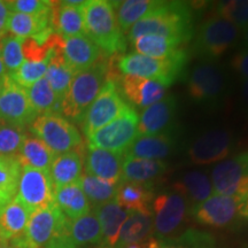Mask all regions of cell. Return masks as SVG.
<instances>
[{"label": "cell", "mask_w": 248, "mask_h": 248, "mask_svg": "<svg viewBox=\"0 0 248 248\" xmlns=\"http://www.w3.org/2000/svg\"><path fill=\"white\" fill-rule=\"evenodd\" d=\"M146 35L163 36L185 43L192 37V18L188 6L181 1H160V5L131 27L126 37L133 43Z\"/></svg>", "instance_id": "6da1fadb"}, {"label": "cell", "mask_w": 248, "mask_h": 248, "mask_svg": "<svg viewBox=\"0 0 248 248\" xmlns=\"http://www.w3.org/2000/svg\"><path fill=\"white\" fill-rule=\"evenodd\" d=\"M243 199L213 194L206 201L192 207L191 216L198 224L216 229L231 228L243 219Z\"/></svg>", "instance_id": "30bf717a"}, {"label": "cell", "mask_w": 248, "mask_h": 248, "mask_svg": "<svg viewBox=\"0 0 248 248\" xmlns=\"http://www.w3.org/2000/svg\"><path fill=\"white\" fill-rule=\"evenodd\" d=\"M177 102L173 95H166L162 100L145 108L138 123L139 136H156L166 133L175 115Z\"/></svg>", "instance_id": "ffe728a7"}, {"label": "cell", "mask_w": 248, "mask_h": 248, "mask_svg": "<svg viewBox=\"0 0 248 248\" xmlns=\"http://www.w3.org/2000/svg\"><path fill=\"white\" fill-rule=\"evenodd\" d=\"M33 109L38 115L47 113H61V102L59 101L53 90L45 77L26 90Z\"/></svg>", "instance_id": "74e56055"}, {"label": "cell", "mask_w": 248, "mask_h": 248, "mask_svg": "<svg viewBox=\"0 0 248 248\" xmlns=\"http://www.w3.org/2000/svg\"><path fill=\"white\" fill-rule=\"evenodd\" d=\"M83 151L84 148L55 156L49 168V176L53 183L54 190L78 183L80 176L83 175V163H84Z\"/></svg>", "instance_id": "7402d4cb"}, {"label": "cell", "mask_w": 248, "mask_h": 248, "mask_svg": "<svg viewBox=\"0 0 248 248\" xmlns=\"http://www.w3.org/2000/svg\"><path fill=\"white\" fill-rule=\"evenodd\" d=\"M6 75H7V71H6L4 62H2L1 59V39H0V80L4 79Z\"/></svg>", "instance_id": "7dc6e473"}, {"label": "cell", "mask_w": 248, "mask_h": 248, "mask_svg": "<svg viewBox=\"0 0 248 248\" xmlns=\"http://www.w3.org/2000/svg\"><path fill=\"white\" fill-rule=\"evenodd\" d=\"M74 76H75V73L66 63L61 52L55 46L54 42V46L52 48L51 54H49L45 78L61 104L67 95L68 91H69Z\"/></svg>", "instance_id": "f1b7e54d"}, {"label": "cell", "mask_w": 248, "mask_h": 248, "mask_svg": "<svg viewBox=\"0 0 248 248\" xmlns=\"http://www.w3.org/2000/svg\"><path fill=\"white\" fill-rule=\"evenodd\" d=\"M55 46L75 75L94 66L105 55L86 35L63 38L55 33Z\"/></svg>", "instance_id": "9a60e30c"}, {"label": "cell", "mask_w": 248, "mask_h": 248, "mask_svg": "<svg viewBox=\"0 0 248 248\" xmlns=\"http://www.w3.org/2000/svg\"><path fill=\"white\" fill-rule=\"evenodd\" d=\"M138 123L137 111L129 105L120 117L88 138V147L124 154L139 136Z\"/></svg>", "instance_id": "ba28073f"}, {"label": "cell", "mask_w": 248, "mask_h": 248, "mask_svg": "<svg viewBox=\"0 0 248 248\" xmlns=\"http://www.w3.org/2000/svg\"><path fill=\"white\" fill-rule=\"evenodd\" d=\"M55 204L70 221L79 218L91 212V204L78 183L55 190Z\"/></svg>", "instance_id": "83f0119b"}, {"label": "cell", "mask_w": 248, "mask_h": 248, "mask_svg": "<svg viewBox=\"0 0 248 248\" xmlns=\"http://www.w3.org/2000/svg\"><path fill=\"white\" fill-rule=\"evenodd\" d=\"M8 6L11 12L35 15V16H42L52 12V1H45V0H14V1H8Z\"/></svg>", "instance_id": "ee69618b"}, {"label": "cell", "mask_w": 248, "mask_h": 248, "mask_svg": "<svg viewBox=\"0 0 248 248\" xmlns=\"http://www.w3.org/2000/svg\"><path fill=\"white\" fill-rule=\"evenodd\" d=\"M0 248H15V247L12 246L11 244H2V243H0Z\"/></svg>", "instance_id": "f5cc1de1"}, {"label": "cell", "mask_w": 248, "mask_h": 248, "mask_svg": "<svg viewBox=\"0 0 248 248\" xmlns=\"http://www.w3.org/2000/svg\"><path fill=\"white\" fill-rule=\"evenodd\" d=\"M173 146L171 136L162 133L156 136H138L123 154L124 157L161 160L168 156Z\"/></svg>", "instance_id": "484cf974"}, {"label": "cell", "mask_w": 248, "mask_h": 248, "mask_svg": "<svg viewBox=\"0 0 248 248\" xmlns=\"http://www.w3.org/2000/svg\"><path fill=\"white\" fill-rule=\"evenodd\" d=\"M11 9H9L8 1L0 0V39L6 37L8 32V22L11 16Z\"/></svg>", "instance_id": "bcb514c9"}, {"label": "cell", "mask_w": 248, "mask_h": 248, "mask_svg": "<svg viewBox=\"0 0 248 248\" xmlns=\"http://www.w3.org/2000/svg\"><path fill=\"white\" fill-rule=\"evenodd\" d=\"M85 35L101 49L105 55L125 51L124 33L117 23L114 2L107 0H90L83 7Z\"/></svg>", "instance_id": "7a4b0ae2"}, {"label": "cell", "mask_w": 248, "mask_h": 248, "mask_svg": "<svg viewBox=\"0 0 248 248\" xmlns=\"http://www.w3.org/2000/svg\"><path fill=\"white\" fill-rule=\"evenodd\" d=\"M225 90V77L218 68L209 63L194 67L187 80L190 97L199 102H214Z\"/></svg>", "instance_id": "2e32d148"}, {"label": "cell", "mask_w": 248, "mask_h": 248, "mask_svg": "<svg viewBox=\"0 0 248 248\" xmlns=\"http://www.w3.org/2000/svg\"><path fill=\"white\" fill-rule=\"evenodd\" d=\"M84 5L73 6L67 1H52L51 24L54 32L63 38L85 35Z\"/></svg>", "instance_id": "44dd1931"}, {"label": "cell", "mask_w": 248, "mask_h": 248, "mask_svg": "<svg viewBox=\"0 0 248 248\" xmlns=\"http://www.w3.org/2000/svg\"><path fill=\"white\" fill-rule=\"evenodd\" d=\"M128 106L116 80L107 78L104 88L85 111L80 122L86 138L120 117Z\"/></svg>", "instance_id": "52a82bcc"}, {"label": "cell", "mask_w": 248, "mask_h": 248, "mask_svg": "<svg viewBox=\"0 0 248 248\" xmlns=\"http://www.w3.org/2000/svg\"><path fill=\"white\" fill-rule=\"evenodd\" d=\"M167 170L166 162L161 160L124 157L122 166V181L146 184L159 177Z\"/></svg>", "instance_id": "1f68e13d"}, {"label": "cell", "mask_w": 248, "mask_h": 248, "mask_svg": "<svg viewBox=\"0 0 248 248\" xmlns=\"http://www.w3.org/2000/svg\"><path fill=\"white\" fill-rule=\"evenodd\" d=\"M55 156L57 155L51 151V148L33 135H28L20 153L17 154L18 161L22 167H31L47 172H49Z\"/></svg>", "instance_id": "4dcf8cb0"}, {"label": "cell", "mask_w": 248, "mask_h": 248, "mask_svg": "<svg viewBox=\"0 0 248 248\" xmlns=\"http://www.w3.org/2000/svg\"><path fill=\"white\" fill-rule=\"evenodd\" d=\"M85 173L104 181L120 184L122 181L123 154L100 148L88 147L84 154Z\"/></svg>", "instance_id": "d6986e66"}, {"label": "cell", "mask_w": 248, "mask_h": 248, "mask_svg": "<svg viewBox=\"0 0 248 248\" xmlns=\"http://www.w3.org/2000/svg\"><path fill=\"white\" fill-rule=\"evenodd\" d=\"M68 239L75 248L102 245L100 223L94 212H90L79 218L69 221Z\"/></svg>", "instance_id": "4316f807"}, {"label": "cell", "mask_w": 248, "mask_h": 248, "mask_svg": "<svg viewBox=\"0 0 248 248\" xmlns=\"http://www.w3.org/2000/svg\"><path fill=\"white\" fill-rule=\"evenodd\" d=\"M69 221L57 204L31 213L22 238L12 243L15 248H48L68 239Z\"/></svg>", "instance_id": "277c9868"}, {"label": "cell", "mask_w": 248, "mask_h": 248, "mask_svg": "<svg viewBox=\"0 0 248 248\" xmlns=\"http://www.w3.org/2000/svg\"><path fill=\"white\" fill-rule=\"evenodd\" d=\"M21 166L15 155H0V208L15 199L20 181Z\"/></svg>", "instance_id": "e575fe53"}, {"label": "cell", "mask_w": 248, "mask_h": 248, "mask_svg": "<svg viewBox=\"0 0 248 248\" xmlns=\"http://www.w3.org/2000/svg\"><path fill=\"white\" fill-rule=\"evenodd\" d=\"M111 78H115L126 99L139 108L145 109L166 97L167 88L157 80L122 75L120 73L114 74Z\"/></svg>", "instance_id": "ac0fdd59"}, {"label": "cell", "mask_w": 248, "mask_h": 248, "mask_svg": "<svg viewBox=\"0 0 248 248\" xmlns=\"http://www.w3.org/2000/svg\"><path fill=\"white\" fill-rule=\"evenodd\" d=\"M240 30L219 15H212L199 27L194 48L207 58H217L237 44Z\"/></svg>", "instance_id": "9c48e42d"}, {"label": "cell", "mask_w": 248, "mask_h": 248, "mask_svg": "<svg viewBox=\"0 0 248 248\" xmlns=\"http://www.w3.org/2000/svg\"><path fill=\"white\" fill-rule=\"evenodd\" d=\"M48 60L35 62V61H24L18 69L14 74L9 75L23 89H29L31 85L35 84L43 77H45L47 70Z\"/></svg>", "instance_id": "7bdbcfd3"}, {"label": "cell", "mask_w": 248, "mask_h": 248, "mask_svg": "<svg viewBox=\"0 0 248 248\" xmlns=\"http://www.w3.org/2000/svg\"><path fill=\"white\" fill-rule=\"evenodd\" d=\"M186 212L187 201L178 192H169L155 198L152 202V213L157 237L166 239L175 233L184 221Z\"/></svg>", "instance_id": "5bb4252c"}, {"label": "cell", "mask_w": 248, "mask_h": 248, "mask_svg": "<svg viewBox=\"0 0 248 248\" xmlns=\"http://www.w3.org/2000/svg\"><path fill=\"white\" fill-rule=\"evenodd\" d=\"M162 248H216V244L208 232L188 229L178 237L166 238Z\"/></svg>", "instance_id": "f35d334b"}, {"label": "cell", "mask_w": 248, "mask_h": 248, "mask_svg": "<svg viewBox=\"0 0 248 248\" xmlns=\"http://www.w3.org/2000/svg\"><path fill=\"white\" fill-rule=\"evenodd\" d=\"M109 66V61L102 58L94 66L74 76L69 91L61 104V113L66 119L82 122L85 111L107 82Z\"/></svg>", "instance_id": "3957f363"}, {"label": "cell", "mask_w": 248, "mask_h": 248, "mask_svg": "<svg viewBox=\"0 0 248 248\" xmlns=\"http://www.w3.org/2000/svg\"><path fill=\"white\" fill-rule=\"evenodd\" d=\"M186 62V53L182 49L169 59H153L139 53H130L119 58L117 70L122 75L154 79L164 86L171 85Z\"/></svg>", "instance_id": "5b68a950"}, {"label": "cell", "mask_w": 248, "mask_h": 248, "mask_svg": "<svg viewBox=\"0 0 248 248\" xmlns=\"http://www.w3.org/2000/svg\"><path fill=\"white\" fill-rule=\"evenodd\" d=\"M93 212L95 213L98 221L100 223L102 244L114 248L119 240L121 229L131 212L119 206L115 200L95 207Z\"/></svg>", "instance_id": "d4e9b609"}, {"label": "cell", "mask_w": 248, "mask_h": 248, "mask_svg": "<svg viewBox=\"0 0 248 248\" xmlns=\"http://www.w3.org/2000/svg\"><path fill=\"white\" fill-rule=\"evenodd\" d=\"M29 130L44 141L55 155L84 148L83 138L76 126L59 113L38 115Z\"/></svg>", "instance_id": "8992f818"}, {"label": "cell", "mask_w": 248, "mask_h": 248, "mask_svg": "<svg viewBox=\"0 0 248 248\" xmlns=\"http://www.w3.org/2000/svg\"><path fill=\"white\" fill-rule=\"evenodd\" d=\"M232 150V137L225 130H214L200 136L188 150L191 162L198 166L224 160Z\"/></svg>", "instance_id": "e0dca14e"}, {"label": "cell", "mask_w": 248, "mask_h": 248, "mask_svg": "<svg viewBox=\"0 0 248 248\" xmlns=\"http://www.w3.org/2000/svg\"><path fill=\"white\" fill-rule=\"evenodd\" d=\"M214 194L243 198L248 194V152L216 164L212 171Z\"/></svg>", "instance_id": "7c38bea8"}, {"label": "cell", "mask_w": 248, "mask_h": 248, "mask_svg": "<svg viewBox=\"0 0 248 248\" xmlns=\"http://www.w3.org/2000/svg\"><path fill=\"white\" fill-rule=\"evenodd\" d=\"M153 230V214L131 212L121 229L119 240L114 248H123L131 244H140L151 237Z\"/></svg>", "instance_id": "f546056e"}, {"label": "cell", "mask_w": 248, "mask_h": 248, "mask_svg": "<svg viewBox=\"0 0 248 248\" xmlns=\"http://www.w3.org/2000/svg\"><path fill=\"white\" fill-rule=\"evenodd\" d=\"M123 248H142V246H141V243H140V244L128 245V246H125V247H123Z\"/></svg>", "instance_id": "816d5d0a"}, {"label": "cell", "mask_w": 248, "mask_h": 248, "mask_svg": "<svg viewBox=\"0 0 248 248\" xmlns=\"http://www.w3.org/2000/svg\"><path fill=\"white\" fill-rule=\"evenodd\" d=\"M217 15L229 21L238 29L248 28V0H231L219 2Z\"/></svg>", "instance_id": "60d3db41"}, {"label": "cell", "mask_w": 248, "mask_h": 248, "mask_svg": "<svg viewBox=\"0 0 248 248\" xmlns=\"http://www.w3.org/2000/svg\"><path fill=\"white\" fill-rule=\"evenodd\" d=\"M231 66L245 80L248 79V49L235 53L231 60Z\"/></svg>", "instance_id": "f6af8a7d"}, {"label": "cell", "mask_w": 248, "mask_h": 248, "mask_svg": "<svg viewBox=\"0 0 248 248\" xmlns=\"http://www.w3.org/2000/svg\"><path fill=\"white\" fill-rule=\"evenodd\" d=\"M22 40L12 35L6 36L1 39V59L7 75L14 74L24 62Z\"/></svg>", "instance_id": "b9f144b4"}, {"label": "cell", "mask_w": 248, "mask_h": 248, "mask_svg": "<svg viewBox=\"0 0 248 248\" xmlns=\"http://www.w3.org/2000/svg\"><path fill=\"white\" fill-rule=\"evenodd\" d=\"M27 137V129L0 121V155L17 156Z\"/></svg>", "instance_id": "ab89813d"}, {"label": "cell", "mask_w": 248, "mask_h": 248, "mask_svg": "<svg viewBox=\"0 0 248 248\" xmlns=\"http://www.w3.org/2000/svg\"><path fill=\"white\" fill-rule=\"evenodd\" d=\"M173 187L185 199L191 201L192 207L203 202L214 194L212 182L206 173L201 171L186 172L177 183H175Z\"/></svg>", "instance_id": "d6a6232c"}, {"label": "cell", "mask_w": 248, "mask_h": 248, "mask_svg": "<svg viewBox=\"0 0 248 248\" xmlns=\"http://www.w3.org/2000/svg\"><path fill=\"white\" fill-rule=\"evenodd\" d=\"M182 42L163 36L146 35L133 42L137 53L153 59H169L179 53Z\"/></svg>", "instance_id": "836d02e7"}, {"label": "cell", "mask_w": 248, "mask_h": 248, "mask_svg": "<svg viewBox=\"0 0 248 248\" xmlns=\"http://www.w3.org/2000/svg\"><path fill=\"white\" fill-rule=\"evenodd\" d=\"M2 88H4V79H2V80H0V97H1Z\"/></svg>", "instance_id": "db71d44e"}, {"label": "cell", "mask_w": 248, "mask_h": 248, "mask_svg": "<svg viewBox=\"0 0 248 248\" xmlns=\"http://www.w3.org/2000/svg\"><path fill=\"white\" fill-rule=\"evenodd\" d=\"M153 197V190L148 183L140 184L121 181L117 185L115 201L119 206L130 212L153 214L151 207Z\"/></svg>", "instance_id": "cb8c5ba5"}, {"label": "cell", "mask_w": 248, "mask_h": 248, "mask_svg": "<svg viewBox=\"0 0 248 248\" xmlns=\"http://www.w3.org/2000/svg\"><path fill=\"white\" fill-rule=\"evenodd\" d=\"M241 91H243V98H244V100H245V102H246L247 106H248V79L244 80V83H243V90H241Z\"/></svg>", "instance_id": "681fc988"}, {"label": "cell", "mask_w": 248, "mask_h": 248, "mask_svg": "<svg viewBox=\"0 0 248 248\" xmlns=\"http://www.w3.org/2000/svg\"><path fill=\"white\" fill-rule=\"evenodd\" d=\"M78 184L88 198L90 204H93L94 208L115 200L117 184L106 182L85 172L80 176Z\"/></svg>", "instance_id": "8d00e7d4"}, {"label": "cell", "mask_w": 248, "mask_h": 248, "mask_svg": "<svg viewBox=\"0 0 248 248\" xmlns=\"http://www.w3.org/2000/svg\"><path fill=\"white\" fill-rule=\"evenodd\" d=\"M30 213L16 198L0 208V243L9 244L23 237Z\"/></svg>", "instance_id": "603a6c76"}, {"label": "cell", "mask_w": 248, "mask_h": 248, "mask_svg": "<svg viewBox=\"0 0 248 248\" xmlns=\"http://www.w3.org/2000/svg\"><path fill=\"white\" fill-rule=\"evenodd\" d=\"M94 248H111V247H108V246H106V245H99V246H97V247H94Z\"/></svg>", "instance_id": "11a10c76"}, {"label": "cell", "mask_w": 248, "mask_h": 248, "mask_svg": "<svg viewBox=\"0 0 248 248\" xmlns=\"http://www.w3.org/2000/svg\"><path fill=\"white\" fill-rule=\"evenodd\" d=\"M38 114L33 109L26 89L20 86L9 75L4 78L1 97H0V121L18 126L30 128Z\"/></svg>", "instance_id": "4fadbf2b"}, {"label": "cell", "mask_w": 248, "mask_h": 248, "mask_svg": "<svg viewBox=\"0 0 248 248\" xmlns=\"http://www.w3.org/2000/svg\"><path fill=\"white\" fill-rule=\"evenodd\" d=\"M244 44L246 46L247 49H248V28L247 29H245V33H244Z\"/></svg>", "instance_id": "f907efd6"}, {"label": "cell", "mask_w": 248, "mask_h": 248, "mask_svg": "<svg viewBox=\"0 0 248 248\" xmlns=\"http://www.w3.org/2000/svg\"><path fill=\"white\" fill-rule=\"evenodd\" d=\"M54 193L49 172L31 167H22L15 198L30 214L54 204Z\"/></svg>", "instance_id": "8fae6325"}, {"label": "cell", "mask_w": 248, "mask_h": 248, "mask_svg": "<svg viewBox=\"0 0 248 248\" xmlns=\"http://www.w3.org/2000/svg\"><path fill=\"white\" fill-rule=\"evenodd\" d=\"M159 5L160 1H154V0H125V1L114 2L117 23L122 32L126 35L133 24L146 16Z\"/></svg>", "instance_id": "d590c367"}, {"label": "cell", "mask_w": 248, "mask_h": 248, "mask_svg": "<svg viewBox=\"0 0 248 248\" xmlns=\"http://www.w3.org/2000/svg\"><path fill=\"white\" fill-rule=\"evenodd\" d=\"M241 214L243 218L248 219V194L243 199V207H241Z\"/></svg>", "instance_id": "c3c4849f"}]
</instances>
